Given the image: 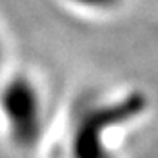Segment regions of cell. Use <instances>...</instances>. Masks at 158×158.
<instances>
[{
  "label": "cell",
  "mask_w": 158,
  "mask_h": 158,
  "mask_svg": "<svg viewBox=\"0 0 158 158\" xmlns=\"http://www.w3.org/2000/svg\"><path fill=\"white\" fill-rule=\"evenodd\" d=\"M48 127V100L40 83L28 72L7 70L0 79V130L19 153L39 149Z\"/></svg>",
  "instance_id": "obj_1"
},
{
  "label": "cell",
  "mask_w": 158,
  "mask_h": 158,
  "mask_svg": "<svg viewBox=\"0 0 158 158\" xmlns=\"http://www.w3.org/2000/svg\"><path fill=\"white\" fill-rule=\"evenodd\" d=\"M137 102L91 104L72 127L67 158H113L109 132L118 130L134 116Z\"/></svg>",
  "instance_id": "obj_2"
},
{
  "label": "cell",
  "mask_w": 158,
  "mask_h": 158,
  "mask_svg": "<svg viewBox=\"0 0 158 158\" xmlns=\"http://www.w3.org/2000/svg\"><path fill=\"white\" fill-rule=\"evenodd\" d=\"M72 12L86 18H109L121 11L127 0H60Z\"/></svg>",
  "instance_id": "obj_3"
},
{
  "label": "cell",
  "mask_w": 158,
  "mask_h": 158,
  "mask_svg": "<svg viewBox=\"0 0 158 158\" xmlns=\"http://www.w3.org/2000/svg\"><path fill=\"white\" fill-rule=\"evenodd\" d=\"M7 44L6 37H4V30L0 27V79L4 77V74L7 72Z\"/></svg>",
  "instance_id": "obj_4"
},
{
  "label": "cell",
  "mask_w": 158,
  "mask_h": 158,
  "mask_svg": "<svg viewBox=\"0 0 158 158\" xmlns=\"http://www.w3.org/2000/svg\"><path fill=\"white\" fill-rule=\"evenodd\" d=\"M63 158H67V156H63Z\"/></svg>",
  "instance_id": "obj_5"
}]
</instances>
